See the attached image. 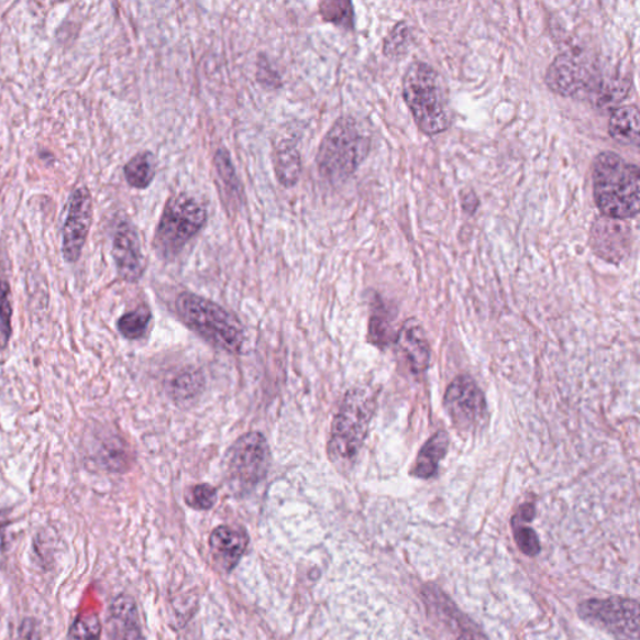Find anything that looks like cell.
<instances>
[{
    "instance_id": "obj_1",
    "label": "cell",
    "mask_w": 640,
    "mask_h": 640,
    "mask_svg": "<svg viewBox=\"0 0 640 640\" xmlns=\"http://www.w3.org/2000/svg\"><path fill=\"white\" fill-rule=\"evenodd\" d=\"M545 85L565 98L589 99L598 108L618 104L629 93V81L599 76L581 54L565 52L556 56L545 73Z\"/></svg>"
},
{
    "instance_id": "obj_5",
    "label": "cell",
    "mask_w": 640,
    "mask_h": 640,
    "mask_svg": "<svg viewBox=\"0 0 640 640\" xmlns=\"http://www.w3.org/2000/svg\"><path fill=\"white\" fill-rule=\"evenodd\" d=\"M371 139L352 117H342L324 136L317 155L320 176L331 183L349 179L368 157Z\"/></svg>"
},
{
    "instance_id": "obj_7",
    "label": "cell",
    "mask_w": 640,
    "mask_h": 640,
    "mask_svg": "<svg viewBox=\"0 0 640 640\" xmlns=\"http://www.w3.org/2000/svg\"><path fill=\"white\" fill-rule=\"evenodd\" d=\"M207 223V210L194 197L177 195L168 199L157 231L154 250L164 260H173L194 241Z\"/></svg>"
},
{
    "instance_id": "obj_9",
    "label": "cell",
    "mask_w": 640,
    "mask_h": 640,
    "mask_svg": "<svg viewBox=\"0 0 640 640\" xmlns=\"http://www.w3.org/2000/svg\"><path fill=\"white\" fill-rule=\"evenodd\" d=\"M580 616L608 630L618 640H639V606L633 599H592L580 606Z\"/></svg>"
},
{
    "instance_id": "obj_24",
    "label": "cell",
    "mask_w": 640,
    "mask_h": 640,
    "mask_svg": "<svg viewBox=\"0 0 640 640\" xmlns=\"http://www.w3.org/2000/svg\"><path fill=\"white\" fill-rule=\"evenodd\" d=\"M391 338V323L388 310L378 305L374 307L369 320V342L379 349H386Z\"/></svg>"
},
{
    "instance_id": "obj_10",
    "label": "cell",
    "mask_w": 640,
    "mask_h": 640,
    "mask_svg": "<svg viewBox=\"0 0 640 640\" xmlns=\"http://www.w3.org/2000/svg\"><path fill=\"white\" fill-rule=\"evenodd\" d=\"M444 408L461 431L478 428L487 418V401L478 384L468 376L455 378L448 387Z\"/></svg>"
},
{
    "instance_id": "obj_26",
    "label": "cell",
    "mask_w": 640,
    "mask_h": 640,
    "mask_svg": "<svg viewBox=\"0 0 640 640\" xmlns=\"http://www.w3.org/2000/svg\"><path fill=\"white\" fill-rule=\"evenodd\" d=\"M218 176L223 181L228 194L238 198L242 196V187L240 179L236 177L235 169L231 159L230 153L225 150H219L214 157Z\"/></svg>"
},
{
    "instance_id": "obj_18",
    "label": "cell",
    "mask_w": 640,
    "mask_h": 640,
    "mask_svg": "<svg viewBox=\"0 0 640 640\" xmlns=\"http://www.w3.org/2000/svg\"><path fill=\"white\" fill-rule=\"evenodd\" d=\"M448 448H450V437L446 432L439 431L420 450L411 474L420 479L432 478L438 471L439 463L444 459Z\"/></svg>"
},
{
    "instance_id": "obj_20",
    "label": "cell",
    "mask_w": 640,
    "mask_h": 640,
    "mask_svg": "<svg viewBox=\"0 0 640 640\" xmlns=\"http://www.w3.org/2000/svg\"><path fill=\"white\" fill-rule=\"evenodd\" d=\"M155 158L151 152H141L125 164L124 177L128 185L135 189H145L155 177Z\"/></svg>"
},
{
    "instance_id": "obj_19",
    "label": "cell",
    "mask_w": 640,
    "mask_h": 640,
    "mask_svg": "<svg viewBox=\"0 0 640 640\" xmlns=\"http://www.w3.org/2000/svg\"><path fill=\"white\" fill-rule=\"evenodd\" d=\"M274 169L283 187L291 188L298 183L301 162L300 154L295 142H282L274 152Z\"/></svg>"
},
{
    "instance_id": "obj_25",
    "label": "cell",
    "mask_w": 640,
    "mask_h": 640,
    "mask_svg": "<svg viewBox=\"0 0 640 640\" xmlns=\"http://www.w3.org/2000/svg\"><path fill=\"white\" fill-rule=\"evenodd\" d=\"M102 625L96 613H84L73 621L67 640H100Z\"/></svg>"
},
{
    "instance_id": "obj_14",
    "label": "cell",
    "mask_w": 640,
    "mask_h": 640,
    "mask_svg": "<svg viewBox=\"0 0 640 640\" xmlns=\"http://www.w3.org/2000/svg\"><path fill=\"white\" fill-rule=\"evenodd\" d=\"M249 536L241 529L221 526L209 538L210 553L219 569L231 572L249 547Z\"/></svg>"
},
{
    "instance_id": "obj_17",
    "label": "cell",
    "mask_w": 640,
    "mask_h": 640,
    "mask_svg": "<svg viewBox=\"0 0 640 640\" xmlns=\"http://www.w3.org/2000/svg\"><path fill=\"white\" fill-rule=\"evenodd\" d=\"M613 140L624 145H639L640 115L637 106H621L613 109L608 122Z\"/></svg>"
},
{
    "instance_id": "obj_31",
    "label": "cell",
    "mask_w": 640,
    "mask_h": 640,
    "mask_svg": "<svg viewBox=\"0 0 640 640\" xmlns=\"http://www.w3.org/2000/svg\"><path fill=\"white\" fill-rule=\"evenodd\" d=\"M258 79L261 84L269 88H277L280 84V78L277 75V71H274L267 59L260 60Z\"/></svg>"
},
{
    "instance_id": "obj_22",
    "label": "cell",
    "mask_w": 640,
    "mask_h": 640,
    "mask_svg": "<svg viewBox=\"0 0 640 640\" xmlns=\"http://www.w3.org/2000/svg\"><path fill=\"white\" fill-rule=\"evenodd\" d=\"M411 40H413V35H411V30L408 23H397L395 29H393L387 35V38L384 40V56L390 59L404 58L409 52Z\"/></svg>"
},
{
    "instance_id": "obj_16",
    "label": "cell",
    "mask_w": 640,
    "mask_h": 640,
    "mask_svg": "<svg viewBox=\"0 0 640 640\" xmlns=\"http://www.w3.org/2000/svg\"><path fill=\"white\" fill-rule=\"evenodd\" d=\"M109 624L115 640H141L139 609L134 599L126 594L113 600Z\"/></svg>"
},
{
    "instance_id": "obj_33",
    "label": "cell",
    "mask_w": 640,
    "mask_h": 640,
    "mask_svg": "<svg viewBox=\"0 0 640 640\" xmlns=\"http://www.w3.org/2000/svg\"><path fill=\"white\" fill-rule=\"evenodd\" d=\"M462 208L464 213L473 216L477 213L479 208V198L474 194L473 190L466 191L462 195Z\"/></svg>"
},
{
    "instance_id": "obj_27",
    "label": "cell",
    "mask_w": 640,
    "mask_h": 640,
    "mask_svg": "<svg viewBox=\"0 0 640 640\" xmlns=\"http://www.w3.org/2000/svg\"><path fill=\"white\" fill-rule=\"evenodd\" d=\"M11 288L5 280L0 279V351H3L12 335Z\"/></svg>"
},
{
    "instance_id": "obj_4",
    "label": "cell",
    "mask_w": 640,
    "mask_h": 640,
    "mask_svg": "<svg viewBox=\"0 0 640 640\" xmlns=\"http://www.w3.org/2000/svg\"><path fill=\"white\" fill-rule=\"evenodd\" d=\"M377 409L376 391L356 387L346 393L333 419L327 452L336 465H352L367 439Z\"/></svg>"
},
{
    "instance_id": "obj_29",
    "label": "cell",
    "mask_w": 640,
    "mask_h": 640,
    "mask_svg": "<svg viewBox=\"0 0 640 640\" xmlns=\"http://www.w3.org/2000/svg\"><path fill=\"white\" fill-rule=\"evenodd\" d=\"M203 387V378L196 372H183L172 382L176 397L183 399L194 398Z\"/></svg>"
},
{
    "instance_id": "obj_23",
    "label": "cell",
    "mask_w": 640,
    "mask_h": 640,
    "mask_svg": "<svg viewBox=\"0 0 640 640\" xmlns=\"http://www.w3.org/2000/svg\"><path fill=\"white\" fill-rule=\"evenodd\" d=\"M319 14L327 23L342 26L345 30L354 29V8L352 2L332 0L319 4Z\"/></svg>"
},
{
    "instance_id": "obj_32",
    "label": "cell",
    "mask_w": 640,
    "mask_h": 640,
    "mask_svg": "<svg viewBox=\"0 0 640 640\" xmlns=\"http://www.w3.org/2000/svg\"><path fill=\"white\" fill-rule=\"evenodd\" d=\"M16 640H41L38 621L32 618L24 619Z\"/></svg>"
},
{
    "instance_id": "obj_2",
    "label": "cell",
    "mask_w": 640,
    "mask_h": 640,
    "mask_svg": "<svg viewBox=\"0 0 640 640\" xmlns=\"http://www.w3.org/2000/svg\"><path fill=\"white\" fill-rule=\"evenodd\" d=\"M593 198L603 217L629 221L639 213V167L615 152L593 162Z\"/></svg>"
},
{
    "instance_id": "obj_30",
    "label": "cell",
    "mask_w": 640,
    "mask_h": 640,
    "mask_svg": "<svg viewBox=\"0 0 640 640\" xmlns=\"http://www.w3.org/2000/svg\"><path fill=\"white\" fill-rule=\"evenodd\" d=\"M514 526L516 542L522 553L528 556H534L541 552V543H539L538 536L532 528L517 523H514Z\"/></svg>"
},
{
    "instance_id": "obj_11",
    "label": "cell",
    "mask_w": 640,
    "mask_h": 640,
    "mask_svg": "<svg viewBox=\"0 0 640 640\" xmlns=\"http://www.w3.org/2000/svg\"><path fill=\"white\" fill-rule=\"evenodd\" d=\"M93 219V200L86 187L73 191L69 199L68 214L63 227V257L68 263L79 261Z\"/></svg>"
},
{
    "instance_id": "obj_12",
    "label": "cell",
    "mask_w": 640,
    "mask_h": 640,
    "mask_svg": "<svg viewBox=\"0 0 640 640\" xmlns=\"http://www.w3.org/2000/svg\"><path fill=\"white\" fill-rule=\"evenodd\" d=\"M633 231L628 221L598 217L589 232V245L599 258L618 264L632 251Z\"/></svg>"
},
{
    "instance_id": "obj_21",
    "label": "cell",
    "mask_w": 640,
    "mask_h": 640,
    "mask_svg": "<svg viewBox=\"0 0 640 640\" xmlns=\"http://www.w3.org/2000/svg\"><path fill=\"white\" fill-rule=\"evenodd\" d=\"M152 320L151 310L146 307H140L139 309L128 312L118 320V331L126 340L135 341L140 340L148 329Z\"/></svg>"
},
{
    "instance_id": "obj_6",
    "label": "cell",
    "mask_w": 640,
    "mask_h": 640,
    "mask_svg": "<svg viewBox=\"0 0 640 640\" xmlns=\"http://www.w3.org/2000/svg\"><path fill=\"white\" fill-rule=\"evenodd\" d=\"M176 308L183 322L206 341L232 354L242 352L245 329L241 320L223 307L191 293H183Z\"/></svg>"
},
{
    "instance_id": "obj_28",
    "label": "cell",
    "mask_w": 640,
    "mask_h": 640,
    "mask_svg": "<svg viewBox=\"0 0 640 640\" xmlns=\"http://www.w3.org/2000/svg\"><path fill=\"white\" fill-rule=\"evenodd\" d=\"M186 503L190 508L196 510H209L216 506L218 492L209 484H198V486L188 489Z\"/></svg>"
},
{
    "instance_id": "obj_15",
    "label": "cell",
    "mask_w": 640,
    "mask_h": 640,
    "mask_svg": "<svg viewBox=\"0 0 640 640\" xmlns=\"http://www.w3.org/2000/svg\"><path fill=\"white\" fill-rule=\"evenodd\" d=\"M398 350L413 373H423L431 363V349L422 324L417 319H408L397 338Z\"/></svg>"
},
{
    "instance_id": "obj_8",
    "label": "cell",
    "mask_w": 640,
    "mask_h": 640,
    "mask_svg": "<svg viewBox=\"0 0 640 640\" xmlns=\"http://www.w3.org/2000/svg\"><path fill=\"white\" fill-rule=\"evenodd\" d=\"M271 450L262 433L252 432L238 438L225 454L228 478L242 489H251L267 478Z\"/></svg>"
},
{
    "instance_id": "obj_34",
    "label": "cell",
    "mask_w": 640,
    "mask_h": 640,
    "mask_svg": "<svg viewBox=\"0 0 640 640\" xmlns=\"http://www.w3.org/2000/svg\"><path fill=\"white\" fill-rule=\"evenodd\" d=\"M459 640H475L471 635H463Z\"/></svg>"
},
{
    "instance_id": "obj_13",
    "label": "cell",
    "mask_w": 640,
    "mask_h": 640,
    "mask_svg": "<svg viewBox=\"0 0 640 640\" xmlns=\"http://www.w3.org/2000/svg\"><path fill=\"white\" fill-rule=\"evenodd\" d=\"M113 258L119 277L135 283L145 269L139 232L130 222L119 223L113 238Z\"/></svg>"
},
{
    "instance_id": "obj_3",
    "label": "cell",
    "mask_w": 640,
    "mask_h": 640,
    "mask_svg": "<svg viewBox=\"0 0 640 640\" xmlns=\"http://www.w3.org/2000/svg\"><path fill=\"white\" fill-rule=\"evenodd\" d=\"M404 98L420 132L433 136L450 130V100L442 77L431 64H410L404 77Z\"/></svg>"
}]
</instances>
